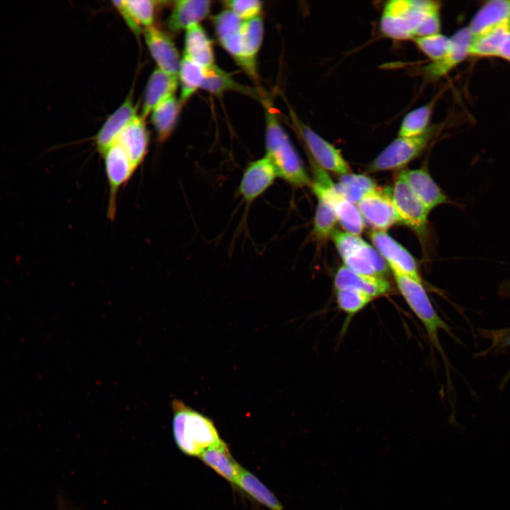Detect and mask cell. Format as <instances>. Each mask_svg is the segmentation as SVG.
Wrapping results in <instances>:
<instances>
[{"label": "cell", "instance_id": "1", "mask_svg": "<svg viewBox=\"0 0 510 510\" xmlns=\"http://www.w3.org/2000/svg\"><path fill=\"white\" fill-rule=\"evenodd\" d=\"M171 405L173 437L182 453L199 457L206 449L223 441L210 418L178 399L172 400Z\"/></svg>", "mask_w": 510, "mask_h": 510}, {"label": "cell", "instance_id": "2", "mask_svg": "<svg viewBox=\"0 0 510 510\" xmlns=\"http://www.w3.org/2000/svg\"><path fill=\"white\" fill-rule=\"evenodd\" d=\"M266 157L277 176L295 187L312 186L304 164L275 113L266 101Z\"/></svg>", "mask_w": 510, "mask_h": 510}, {"label": "cell", "instance_id": "3", "mask_svg": "<svg viewBox=\"0 0 510 510\" xmlns=\"http://www.w3.org/2000/svg\"><path fill=\"white\" fill-rule=\"evenodd\" d=\"M438 1L392 0L385 3L380 21L382 33L392 40H414L426 18L439 11Z\"/></svg>", "mask_w": 510, "mask_h": 510}, {"label": "cell", "instance_id": "4", "mask_svg": "<svg viewBox=\"0 0 510 510\" xmlns=\"http://www.w3.org/2000/svg\"><path fill=\"white\" fill-rule=\"evenodd\" d=\"M398 290L409 308L425 328L432 346L443 354L439 342L438 332L444 330L451 334L448 326L434 307L421 282L397 271H392Z\"/></svg>", "mask_w": 510, "mask_h": 510}, {"label": "cell", "instance_id": "5", "mask_svg": "<svg viewBox=\"0 0 510 510\" xmlns=\"http://www.w3.org/2000/svg\"><path fill=\"white\" fill-rule=\"evenodd\" d=\"M332 237L345 266L350 270L378 277L387 272L382 256L358 235L336 231Z\"/></svg>", "mask_w": 510, "mask_h": 510}, {"label": "cell", "instance_id": "6", "mask_svg": "<svg viewBox=\"0 0 510 510\" xmlns=\"http://www.w3.org/2000/svg\"><path fill=\"white\" fill-rule=\"evenodd\" d=\"M312 169V188L317 198L324 199L332 205L337 220L347 232L358 235L364 228V220L358 207L337 191L325 170L318 166Z\"/></svg>", "mask_w": 510, "mask_h": 510}, {"label": "cell", "instance_id": "7", "mask_svg": "<svg viewBox=\"0 0 510 510\" xmlns=\"http://www.w3.org/2000/svg\"><path fill=\"white\" fill-rule=\"evenodd\" d=\"M436 132V126L415 137H399L390 143L370 163V171L401 168L418 157Z\"/></svg>", "mask_w": 510, "mask_h": 510}, {"label": "cell", "instance_id": "8", "mask_svg": "<svg viewBox=\"0 0 510 510\" xmlns=\"http://www.w3.org/2000/svg\"><path fill=\"white\" fill-rule=\"evenodd\" d=\"M389 192L398 222L408 226L419 234H423L429 210L413 193L402 171L397 174Z\"/></svg>", "mask_w": 510, "mask_h": 510}, {"label": "cell", "instance_id": "9", "mask_svg": "<svg viewBox=\"0 0 510 510\" xmlns=\"http://www.w3.org/2000/svg\"><path fill=\"white\" fill-rule=\"evenodd\" d=\"M290 114L307 147L308 157L325 171L341 175L348 174L349 167L339 150L300 121L292 110Z\"/></svg>", "mask_w": 510, "mask_h": 510}, {"label": "cell", "instance_id": "10", "mask_svg": "<svg viewBox=\"0 0 510 510\" xmlns=\"http://www.w3.org/2000/svg\"><path fill=\"white\" fill-rule=\"evenodd\" d=\"M108 185V218L115 220L120 188L128 183L137 167L122 147L113 143L103 154Z\"/></svg>", "mask_w": 510, "mask_h": 510}, {"label": "cell", "instance_id": "11", "mask_svg": "<svg viewBox=\"0 0 510 510\" xmlns=\"http://www.w3.org/2000/svg\"><path fill=\"white\" fill-rule=\"evenodd\" d=\"M357 205L363 220L376 230L383 231L398 222L389 189H373L362 197Z\"/></svg>", "mask_w": 510, "mask_h": 510}, {"label": "cell", "instance_id": "12", "mask_svg": "<svg viewBox=\"0 0 510 510\" xmlns=\"http://www.w3.org/2000/svg\"><path fill=\"white\" fill-rule=\"evenodd\" d=\"M370 238L392 271H397L421 282L414 259L400 244L383 231L371 232Z\"/></svg>", "mask_w": 510, "mask_h": 510}, {"label": "cell", "instance_id": "13", "mask_svg": "<svg viewBox=\"0 0 510 510\" xmlns=\"http://www.w3.org/2000/svg\"><path fill=\"white\" fill-rule=\"evenodd\" d=\"M277 176L275 168L267 157L253 161L244 171L239 187V193L246 203H251L273 184Z\"/></svg>", "mask_w": 510, "mask_h": 510}, {"label": "cell", "instance_id": "14", "mask_svg": "<svg viewBox=\"0 0 510 510\" xmlns=\"http://www.w3.org/2000/svg\"><path fill=\"white\" fill-rule=\"evenodd\" d=\"M144 35L157 68L167 74L178 76L181 60L170 36L154 26L144 28Z\"/></svg>", "mask_w": 510, "mask_h": 510}, {"label": "cell", "instance_id": "15", "mask_svg": "<svg viewBox=\"0 0 510 510\" xmlns=\"http://www.w3.org/2000/svg\"><path fill=\"white\" fill-rule=\"evenodd\" d=\"M137 109L133 103L132 95L130 94L108 117L95 138L96 149L101 155L115 142L127 125L137 115Z\"/></svg>", "mask_w": 510, "mask_h": 510}, {"label": "cell", "instance_id": "16", "mask_svg": "<svg viewBox=\"0 0 510 510\" xmlns=\"http://www.w3.org/2000/svg\"><path fill=\"white\" fill-rule=\"evenodd\" d=\"M114 143L119 144L132 162L138 167L144 159L149 146L145 118L136 115L120 132Z\"/></svg>", "mask_w": 510, "mask_h": 510}, {"label": "cell", "instance_id": "17", "mask_svg": "<svg viewBox=\"0 0 510 510\" xmlns=\"http://www.w3.org/2000/svg\"><path fill=\"white\" fill-rule=\"evenodd\" d=\"M334 285L336 290H356L373 298L385 295L390 289L389 283L382 277L358 273L345 266L337 270L334 276Z\"/></svg>", "mask_w": 510, "mask_h": 510}, {"label": "cell", "instance_id": "18", "mask_svg": "<svg viewBox=\"0 0 510 510\" xmlns=\"http://www.w3.org/2000/svg\"><path fill=\"white\" fill-rule=\"evenodd\" d=\"M211 2L207 0H179L174 2L168 27L174 33L199 24L209 14Z\"/></svg>", "mask_w": 510, "mask_h": 510}, {"label": "cell", "instance_id": "19", "mask_svg": "<svg viewBox=\"0 0 510 510\" xmlns=\"http://www.w3.org/2000/svg\"><path fill=\"white\" fill-rule=\"evenodd\" d=\"M452 50L445 58L432 62L424 68L426 76L431 79L438 78L457 66L468 56L473 36L468 27L457 31L451 38Z\"/></svg>", "mask_w": 510, "mask_h": 510}, {"label": "cell", "instance_id": "20", "mask_svg": "<svg viewBox=\"0 0 510 510\" xmlns=\"http://www.w3.org/2000/svg\"><path fill=\"white\" fill-rule=\"evenodd\" d=\"M178 84V76L167 74L158 68L154 69L146 86L141 115L145 118L157 105L174 96Z\"/></svg>", "mask_w": 510, "mask_h": 510}, {"label": "cell", "instance_id": "21", "mask_svg": "<svg viewBox=\"0 0 510 510\" xmlns=\"http://www.w3.org/2000/svg\"><path fill=\"white\" fill-rule=\"evenodd\" d=\"M242 55L239 64L252 77L256 76V57L260 50L264 22L261 16L243 21L241 28Z\"/></svg>", "mask_w": 510, "mask_h": 510}, {"label": "cell", "instance_id": "22", "mask_svg": "<svg viewBox=\"0 0 510 510\" xmlns=\"http://www.w3.org/2000/svg\"><path fill=\"white\" fill-rule=\"evenodd\" d=\"M410 188L430 210L448 201L447 196L423 169L402 171Z\"/></svg>", "mask_w": 510, "mask_h": 510}, {"label": "cell", "instance_id": "23", "mask_svg": "<svg viewBox=\"0 0 510 510\" xmlns=\"http://www.w3.org/2000/svg\"><path fill=\"white\" fill-rule=\"evenodd\" d=\"M183 57L204 67L215 64L212 41L200 24L186 30Z\"/></svg>", "mask_w": 510, "mask_h": 510}, {"label": "cell", "instance_id": "24", "mask_svg": "<svg viewBox=\"0 0 510 510\" xmlns=\"http://www.w3.org/2000/svg\"><path fill=\"white\" fill-rule=\"evenodd\" d=\"M510 21V0L487 2L477 12L468 27L473 37Z\"/></svg>", "mask_w": 510, "mask_h": 510}, {"label": "cell", "instance_id": "25", "mask_svg": "<svg viewBox=\"0 0 510 510\" xmlns=\"http://www.w3.org/2000/svg\"><path fill=\"white\" fill-rule=\"evenodd\" d=\"M199 458L226 480L236 484L242 467L233 458L224 441L206 449Z\"/></svg>", "mask_w": 510, "mask_h": 510}, {"label": "cell", "instance_id": "26", "mask_svg": "<svg viewBox=\"0 0 510 510\" xmlns=\"http://www.w3.org/2000/svg\"><path fill=\"white\" fill-rule=\"evenodd\" d=\"M181 108L179 100L174 95L163 101L151 112V122L160 142H164L172 133Z\"/></svg>", "mask_w": 510, "mask_h": 510}, {"label": "cell", "instance_id": "27", "mask_svg": "<svg viewBox=\"0 0 510 510\" xmlns=\"http://www.w3.org/2000/svg\"><path fill=\"white\" fill-rule=\"evenodd\" d=\"M235 485L270 510H283V506L275 494L256 476L246 469L242 468Z\"/></svg>", "mask_w": 510, "mask_h": 510}, {"label": "cell", "instance_id": "28", "mask_svg": "<svg viewBox=\"0 0 510 510\" xmlns=\"http://www.w3.org/2000/svg\"><path fill=\"white\" fill-rule=\"evenodd\" d=\"M510 21L473 37L468 55L498 57L502 43L509 32Z\"/></svg>", "mask_w": 510, "mask_h": 510}, {"label": "cell", "instance_id": "29", "mask_svg": "<svg viewBox=\"0 0 510 510\" xmlns=\"http://www.w3.org/2000/svg\"><path fill=\"white\" fill-rule=\"evenodd\" d=\"M205 67L186 58L181 61L178 77L181 83L180 103L183 104L201 87Z\"/></svg>", "mask_w": 510, "mask_h": 510}, {"label": "cell", "instance_id": "30", "mask_svg": "<svg viewBox=\"0 0 510 510\" xmlns=\"http://www.w3.org/2000/svg\"><path fill=\"white\" fill-rule=\"evenodd\" d=\"M201 89L216 96H220L227 91H237L248 93L249 91L237 84L231 74L213 64L205 67V74Z\"/></svg>", "mask_w": 510, "mask_h": 510}, {"label": "cell", "instance_id": "31", "mask_svg": "<svg viewBox=\"0 0 510 510\" xmlns=\"http://www.w3.org/2000/svg\"><path fill=\"white\" fill-rule=\"evenodd\" d=\"M337 191L352 203H358L367 193L375 188L373 181L365 175L344 174L335 184Z\"/></svg>", "mask_w": 510, "mask_h": 510}, {"label": "cell", "instance_id": "32", "mask_svg": "<svg viewBox=\"0 0 510 510\" xmlns=\"http://www.w3.org/2000/svg\"><path fill=\"white\" fill-rule=\"evenodd\" d=\"M433 106L429 103L416 108L403 118L398 132L399 137H415L424 133L429 128Z\"/></svg>", "mask_w": 510, "mask_h": 510}, {"label": "cell", "instance_id": "33", "mask_svg": "<svg viewBox=\"0 0 510 510\" xmlns=\"http://www.w3.org/2000/svg\"><path fill=\"white\" fill-rule=\"evenodd\" d=\"M373 298L370 295L353 290H336V301L339 310L346 314V322L343 329L345 331L351 318L363 310Z\"/></svg>", "mask_w": 510, "mask_h": 510}, {"label": "cell", "instance_id": "34", "mask_svg": "<svg viewBox=\"0 0 510 510\" xmlns=\"http://www.w3.org/2000/svg\"><path fill=\"white\" fill-rule=\"evenodd\" d=\"M414 41L419 48L432 62L439 61L448 56L452 50V40L439 33L416 38Z\"/></svg>", "mask_w": 510, "mask_h": 510}, {"label": "cell", "instance_id": "35", "mask_svg": "<svg viewBox=\"0 0 510 510\" xmlns=\"http://www.w3.org/2000/svg\"><path fill=\"white\" fill-rule=\"evenodd\" d=\"M337 221L336 215L332 205L324 199L317 198L312 230L316 238L324 240L332 236Z\"/></svg>", "mask_w": 510, "mask_h": 510}, {"label": "cell", "instance_id": "36", "mask_svg": "<svg viewBox=\"0 0 510 510\" xmlns=\"http://www.w3.org/2000/svg\"><path fill=\"white\" fill-rule=\"evenodd\" d=\"M480 336L490 342L489 347L480 353V356H485L489 353L502 351L503 349L510 348V327L502 329H480ZM510 379V368L503 378L501 387H504Z\"/></svg>", "mask_w": 510, "mask_h": 510}, {"label": "cell", "instance_id": "37", "mask_svg": "<svg viewBox=\"0 0 510 510\" xmlns=\"http://www.w3.org/2000/svg\"><path fill=\"white\" fill-rule=\"evenodd\" d=\"M125 3L131 15L140 27L147 28L153 26L158 1L125 0Z\"/></svg>", "mask_w": 510, "mask_h": 510}, {"label": "cell", "instance_id": "38", "mask_svg": "<svg viewBox=\"0 0 510 510\" xmlns=\"http://www.w3.org/2000/svg\"><path fill=\"white\" fill-rule=\"evenodd\" d=\"M212 21L220 42L239 31L243 23L242 20L227 8L215 16Z\"/></svg>", "mask_w": 510, "mask_h": 510}, {"label": "cell", "instance_id": "39", "mask_svg": "<svg viewBox=\"0 0 510 510\" xmlns=\"http://www.w3.org/2000/svg\"><path fill=\"white\" fill-rule=\"evenodd\" d=\"M225 4L227 8L243 21L260 16L263 7L262 2L258 0H231Z\"/></svg>", "mask_w": 510, "mask_h": 510}, {"label": "cell", "instance_id": "40", "mask_svg": "<svg viewBox=\"0 0 510 510\" xmlns=\"http://www.w3.org/2000/svg\"><path fill=\"white\" fill-rule=\"evenodd\" d=\"M114 7L118 10L121 16L125 20L126 24L130 29L138 36L141 32V27L135 21L130 12L128 9L125 1H112Z\"/></svg>", "mask_w": 510, "mask_h": 510}, {"label": "cell", "instance_id": "41", "mask_svg": "<svg viewBox=\"0 0 510 510\" xmlns=\"http://www.w3.org/2000/svg\"><path fill=\"white\" fill-rule=\"evenodd\" d=\"M498 57L510 61V28L500 48Z\"/></svg>", "mask_w": 510, "mask_h": 510}, {"label": "cell", "instance_id": "42", "mask_svg": "<svg viewBox=\"0 0 510 510\" xmlns=\"http://www.w3.org/2000/svg\"><path fill=\"white\" fill-rule=\"evenodd\" d=\"M499 294L504 297L510 295V279L501 283L499 289Z\"/></svg>", "mask_w": 510, "mask_h": 510}]
</instances>
